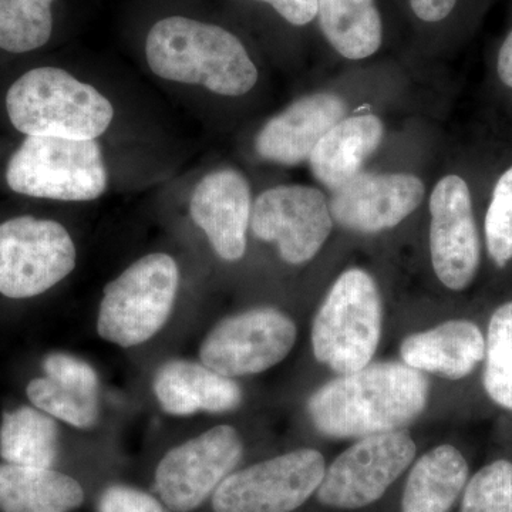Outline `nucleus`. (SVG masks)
<instances>
[{
    "instance_id": "473e14b6",
    "label": "nucleus",
    "mask_w": 512,
    "mask_h": 512,
    "mask_svg": "<svg viewBox=\"0 0 512 512\" xmlns=\"http://www.w3.org/2000/svg\"><path fill=\"white\" fill-rule=\"evenodd\" d=\"M497 73L501 82L512 89V29L498 50Z\"/></svg>"
},
{
    "instance_id": "f03ea898",
    "label": "nucleus",
    "mask_w": 512,
    "mask_h": 512,
    "mask_svg": "<svg viewBox=\"0 0 512 512\" xmlns=\"http://www.w3.org/2000/svg\"><path fill=\"white\" fill-rule=\"evenodd\" d=\"M146 57L161 79L205 87L220 96H244L258 82V69L239 37L184 16L158 20L147 35Z\"/></svg>"
},
{
    "instance_id": "39448f33",
    "label": "nucleus",
    "mask_w": 512,
    "mask_h": 512,
    "mask_svg": "<svg viewBox=\"0 0 512 512\" xmlns=\"http://www.w3.org/2000/svg\"><path fill=\"white\" fill-rule=\"evenodd\" d=\"M382 298L375 279L349 269L336 279L312 328L313 353L339 375L369 365L382 335Z\"/></svg>"
},
{
    "instance_id": "423d86ee",
    "label": "nucleus",
    "mask_w": 512,
    "mask_h": 512,
    "mask_svg": "<svg viewBox=\"0 0 512 512\" xmlns=\"http://www.w3.org/2000/svg\"><path fill=\"white\" fill-rule=\"evenodd\" d=\"M180 269L173 256L150 254L107 284L97 315L100 338L134 348L157 335L173 312Z\"/></svg>"
},
{
    "instance_id": "f8f14e48",
    "label": "nucleus",
    "mask_w": 512,
    "mask_h": 512,
    "mask_svg": "<svg viewBox=\"0 0 512 512\" xmlns=\"http://www.w3.org/2000/svg\"><path fill=\"white\" fill-rule=\"evenodd\" d=\"M332 214L325 194L306 185H278L262 192L252 205L256 238L275 242L291 265L311 261L332 232Z\"/></svg>"
},
{
    "instance_id": "5701e85b",
    "label": "nucleus",
    "mask_w": 512,
    "mask_h": 512,
    "mask_svg": "<svg viewBox=\"0 0 512 512\" xmlns=\"http://www.w3.org/2000/svg\"><path fill=\"white\" fill-rule=\"evenodd\" d=\"M59 456V427L52 416L35 406H22L3 413L0 423L3 463L56 468Z\"/></svg>"
},
{
    "instance_id": "7c9ffc66",
    "label": "nucleus",
    "mask_w": 512,
    "mask_h": 512,
    "mask_svg": "<svg viewBox=\"0 0 512 512\" xmlns=\"http://www.w3.org/2000/svg\"><path fill=\"white\" fill-rule=\"evenodd\" d=\"M272 9L293 28H306L318 18V0H255Z\"/></svg>"
},
{
    "instance_id": "9d476101",
    "label": "nucleus",
    "mask_w": 512,
    "mask_h": 512,
    "mask_svg": "<svg viewBox=\"0 0 512 512\" xmlns=\"http://www.w3.org/2000/svg\"><path fill=\"white\" fill-rule=\"evenodd\" d=\"M416 451L412 437L403 431L363 437L326 467L316 498L335 510L369 507L412 466Z\"/></svg>"
},
{
    "instance_id": "393cba45",
    "label": "nucleus",
    "mask_w": 512,
    "mask_h": 512,
    "mask_svg": "<svg viewBox=\"0 0 512 512\" xmlns=\"http://www.w3.org/2000/svg\"><path fill=\"white\" fill-rule=\"evenodd\" d=\"M483 382L493 402L512 410V302L500 306L491 316Z\"/></svg>"
},
{
    "instance_id": "aec40b11",
    "label": "nucleus",
    "mask_w": 512,
    "mask_h": 512,
    "mask_svg": "<svg viewBox=\"0 0 512 512\" xmlns=\"http://www.w3.org/2000/svg\"><path fill=\"white\" fill-rule=\"evenodd\" d=\"M383 134L382 120L373 114L339 121L319 141L309 158L316 180L332 191L348 184L380 146Z\"/></svg>"
},
{
    "instance_id": "a211bd4d",
    "label": "nucleus",
    "mask_w": 512,
    "mask_h": 512,
    "mask_svg": "<svg viewBox=\"0 0 512 512\" xmlns=\"http://www.w3.org/2000/svg\"><path fill=\"white\" fill-rule=\"evenodd\" d=\"M400 353L413 369L458 380L471 375L483 362L485 339L476 323L448 320L434 329L407 336Z\"/></svg>"
},
{
    "instance_id": "6e6552de",
    "label": "nucleus",
    "mask_w": 512,
    "mask_h": 512,
    "mask_svg": "<svg viewBox=\"0 0 512 512\" xmlns=\"http://www.w3.org/2000/svg\"><path fill=\"white\" fill-rule=\"evenodd\" d=\"M326 461L299 448L235 470L208 501L210 512H295L318 491Z\"/></svg>"
},
{
    "instance_id": "20e7f679",
    "label": "nucleus",
    "mask_w": 512,
    "mask_h": 512,
    "mask_svg": "<svg viewBox=\"0 0 512 512\" xmlns=\"http://www.w3.org/2000/svg\"><path fill=\"white\" fill-rule=\"evenodd\" d=\"M107 181L97 140L28 136L6 167L10 190L43 200L94 201L106 191Z\"/></svg>"
},
{
    "instance_id": "0eeeda50",
    "label": "nucleus",
    "mask_w": 512,
    "mask_h": 512,
    "mask_svg": "<svg viewBox=\"0 0 512 512\" xmlns=\"http://www.w3.org/2000/svg\"><path fill=\"white\" fill-rule=\"evenodd\" d=\"M244 441L227 424L178 444L158 460L153 493L171 512H197L241 466Z\"/></svg>"
},
{
    "instance_id": "c756f323",
    "label": "nucleus",
    "mask_w": 512,
    "mask_h": 512,
    "mask_svg": "<svg viewBox=\"0 0 512 512\" xmlns=\"http://www.w3.org/2000/svg\"><path fill=\"white\" fill-rule=\"evenodd\" d=\"M46 376L77 392L99 397V376L89 363L69 353H50L43 362Z\"/></svg>"
},
{
    "instance_id": "ddd939ff",
    "label": "nucleus",
    "mask_w": 512,
    "mask_h": 512,
    "mask_svg": "<svg viewBox=\"0 0 512 512\" xmlns=\"http://www.w3.org/2000/svg\"><path fill=\"white\" fill-rule=\"evenodd\" d=\"M430 252L434 272L451 291L476 278L481 247L470 188L458 175L441 178L430 197Z\"/></svg>"
},
{
    "instance_id": "b1692460",
    "label": "nucleus",
    "mask_w": 512,
    "mask_h": 512,
    "mask_svg": "<svg viewBox=\"0 0 512 512\" xmlns=\"http://www.w3.org/2000/svg\"><path fill=\"white\" fill-rule=\"evenodd\" d=\"M55 0H0V49L28 53L49 42Z\"/></svg>"
},
{
    "instance_id": "4468645a",
    "label": "nucleus",
    "mask_w": 512,
    "mask_h": 512,
    "mask_svg": "<svg viewBox=\"0 0 512 512\" xmlns=\"http://www.w3.org/2000/svg\"><path fill=\"white\" fill-rule=\"evenodd\" d=\"M424 192L416 175L360 173L333 191L330 214L350 231L376 234L406 220L419 208Z\"/></svg>"
},
{
    "instance_id": "7ed1b4c3",
    "label": "nucleus",
    "mask_w": 512,
    "mask_h": 512,
    "mask_svg": "<svg viewBox=\"0 0 512 512\" xmlns=\"http://www.w3.org/2000/svg\"><path fill=\"white\" fill-rule=\"evenodd\" d=\"M6 111L19 133L73 140H96L114 119L109 99L59 67L20 76L6 94Z\"/></svg>"
},
{
    "instance_id": "bb28decb",
    "label": "nucleus",
    "mask_w": 512,
    "mask_h": 512,
    "mask_svg": "<svg viewBox=\"0 0 512 512\" xmlns=\"http://www.w3.org/2000/svg\"><path fill=\"white\" fill-rule=\"evenodd\" d=\"M460 512H512V463L497 460L467 481Z\"/></svg>"
},
{
    "instance_id": "a878e982",
    "label": "nucleus",
    "mask_w": 512,
    "mask_h": 512,
    "mask_svg": "<svg viewBox=\"0 0 512 512\" xmlns=\"http://www.w3.org/2000/svg\"><path fill=\"white\" fill-rule=\"evenodd\" d=\"M26 393L37 409L76 429H92L99 421V397L77 392L50 377L33 379Z\"/></svg>"
},
{
    "instance_id": "2f4dec72",
    "label": "nucleus",
    "mask_w": 512,
    "mask_h": 512,
    "mask_svg": "<svg viewBox=\"0 0 512 512\" xmlns=\"http://www.w3.org/2000/svg\"><path fill=\"white\" fill-rule=\"evenodd\" d=\"M407 5L421 25L439 26L456 15L460 0H407Z\"/></svg>"
},
{
    "instance_id": "1a4fd4ad",
    "label": "nucleus",
    "mask_w": 512,
    "mask_h": 512,
    "mask_svg": "<svg viewBox=\"0 0 512 512\" xmlns=\"http://www.w3.org/2000/svg\"><path fill=\"white\" fill-rule=\"evenodd\" d=\"M76 262V245L59 222L25 215L0 224V295H42L72 274Z\"/></svg>"
},
{
    "instance_id": "f257e3e1",
    "label": "nucleus",
    "mask_w": 512,
    "mask_h": 512,
    "mask_svg": "<svg viewBox=\"0 0 512 512\" xmlns=\"http://www.w3.org/2000/svg\"><path fill=\"white\" fill-rule=\"evenodd\" d=\"M429 380L406 363H369L312 394L308 413L323 436L353 439L397 431L426 409Z\"/></svg>"
},
{
    "instance_id": "6ab92c4d",
    "label": "nucleus",
    "mask_w": 512,
    "mask_h": 512,
    "mask_svg": "<svg viewBox=\"0 0 512 512\" xmlns=\"http://www.w3.org/2000/svg\"><path fill=\"white\" fill-rule=\"evenodd\" d=\"M86 498L82 481L72 474L0 463V512H74Z\"/></svg>"
},
{
    "instance_id": "9b49d317",
    "label": "nucleus",
    "mask_w": 512,
    "mask_h": 512,
    "mask_svg": "<svg viewBox=\"0 0 512 512\" xmlns=\"http://www.w3.org/2000/svg\"><path fill=\"white\" fill-rule=\"evenodd\" d=\"M296 335L295 323L284 312L249 309L222 319L205 336L201 363L229 379L258 375L289 355Z\"/></svg>"
},
{
    "instance_id": "cd10ccee",
    "label": "nucleus",
    "mask_w": 512,
    "mask_h": 512,
    "mask_svg": "<svg viewBox=\"0 0 512 512\" xmlns=\"http://www.w3.org/2000/svg\"><path fill=\"white\" fill-rule=\"evenodd\" d=\"M485 242L494 264L507 266L512 259V165L495 184L485 215Z\"/></svg>"
},
{
    "instance_id": "c85d7f7f",
    "label": "nucleus",
    "mask_w": 512,
    "mask_h": 512,
    "mask_svg": "<svg viewBox=\"0 0 512 512\" xmlns=\"http://www.w3.org/2000/svg\"><path fill=\"white\" fill-rule=\"evenodd\" d=\"M96 512H171L151 491L127 483L104 485L94 500Z\"/></svg>"
},
{
    "instance_id": "f3484780",
    "label": "nucleus",
    "mask_w": 512,
    "mask_h": 512,
    "mask_svg": "<svg viewBox=\"0 0 512 512\" xmlns=\"http://www.w3.org/2000/svg\"><path fill=\"white\" fill-rule=\"evenodd\" d=\"M153 389L161 409L171 416L227 413L242 403L237 382L190 360H171L161 366Z\"/></svg>"
},
{
    "instance_id": "4be33fe9",
    "label": "nucleus",
    "mask_w": 512,
    "mask_h": 512,
    "mask_svg": "<svg viewBox=\"0 0 512 512\" xmlns=\"http://www.w3.org/2000/svg\"><path fill=\"white\" fill-rule=\"evenodd\" d=\"M318 25L338 55L363 60L379 52L384 20L377 0H318Z\"/></svg>"
},
{
    "instance_id": "2eb2a0df",
    "label": "nucleus",
    "mask_w": 512,
    "mask_h": 512,
    "mask_svg": "<svg viewBox=\"0 0 512 512\" xmlns=\"http://www.w3.org/2000/svg\"><path fill=\"white\" fill-rule=\"evenodd\" d=\"M251 188L238 171H212L192 191V221L207 235L215 254L224 261H239L247 251L251 224Z\"/></svg>"
},
{
    "instance_id": "dca6fc26",
    "label": "nucleus",
    "mask_w": 512,
    "mask_h": 512,
    "mask_svg": "<svg viewBox=\"0 0 512 512\" xmlns=\"http://www.w3.org/2000/svg\"><path fill=\"white\" fill-rule=\"evenodd\" d=\"M345 114L346 103L338 94L302 97L262 127L255 138L256 153L276 164H301Z\"/></svg>"
},
{
    "instance_id": "412c9836",
    "label": "nucleus",
    "mask_w": 512,
    "mask_h": 512,
    "mask_svg": "<svg viewBox=\"0 0 512 512\" xmlns=\"http://www.w3.org/2000/svg\"><path fill=\"white\" fill-rule=\"evenodd\" d=\"M468 481V464L450 444L431 448L413 464L404 484L402 512H450Z\"/></svg>"
}]
</instances>
